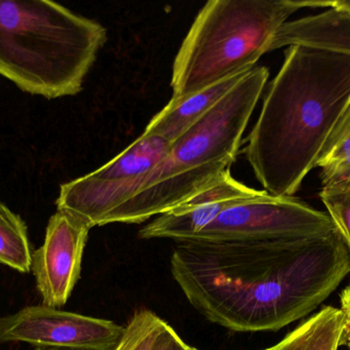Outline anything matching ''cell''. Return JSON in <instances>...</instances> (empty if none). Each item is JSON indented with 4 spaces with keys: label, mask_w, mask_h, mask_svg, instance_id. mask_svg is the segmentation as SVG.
Segmentation results:
<instances>
[{
    "label": "cell",
    "mask_w": 350,
    "mask_h": 350,
    "mask_svg": "<svg viewBox=\"0 0 350 350\" xmlns=\"http://www.w3.org/2000/svg\"><path fill=\"white\" fill-rule=\"evenodd\" d=\"M172 277L208 321L234 332L279 331L318 308L350 273L338 229L262 242H175Z\"/></svg>",
    "instance_id": "1"
},
{
    "label": "cell",
    "mask_w": 350,
    "mask_h": 350,
    "mask_svg": "<svg viewBox=\"0 0 350 350\" xmlns=\"http://www.w3.org/2000/svg\"><path fill=\"white\" fill-rule=\"evenodd\" d=\"M245 148L263 190L292 197L350 104V55L288 47Z\"/></svg>",
    "instance_id": "2"
},
{
    "label": "cell",
    "mask_w": 350,
    "mask_h": 350,
    "mask_svg": "<svg viewBox=\"0 0 350 350\" xmlns=\"http://www.w3.org/2000/svg\"><path fill=\"white\" fill-rule=\"evenodd\" d=\"M269 70L256 66L203 118L170 145L139 190L113 211L104 225L141 224L176 207L230 171Z\"/></svg>",
    "instance_id": "3"
},
{
    "label": "cell",
    "mask_w": 350,
    "mask_h": 350,
    "mask_svg": "<svg viewBox=\"0 0 350 350\" xmlns=\"http://www.w3.org/2000/svg\"><path fill=\"white\" fill-rule=\"evenodd\" d=\"M108 34L100 23L49 0H0V75L46 99L82 90Z\"/></svg>",
    "instance_id": "4"
},
{
    "label": "cell",
    "mask_w": 350,
    "mask_h": 350,
    "mask_svg": "<svg viewBox=\"0 0 350 350\" xmlns=\"http://www.w3.org/2000/svg\"><path fill=\"white\" fill-rule=\"evenodd\" d=\"M301 8H308L306 1H208L175 57L172 97L187 96L256 67L280 28Z\"/></svg>",
    "instance_id": "5"
},
{
    "label": "cell",
    "mask_w": 350,
    "mask_h": 350,
    "mask_svg": "<svg viewBox=\"0 0 350 350\" xmlns=\"http://www.w3.org/2000/svg\"><path fill=\"white\" fill-rule=\"evenodd\" d=\"M170 148L166 140L142 134L98 170L62 185L57 211L71 214L92 228L104 226L107 217L139 190Z\"/></svg>",
    "instance_id": "6"
},
{
    "label": "cell",
    "mask_w": 350,
    "mask_h": 350,
    "mask_svg": "<svg viewBox=\"0 0 350 350\" xmlns=\"http://www.w3.org/2000/svg\"><path fill=\"white\" fill-rule=\"evenodd\" d=\"M334 229L336 226L327 212L319 211L294 197L267 193L226 210L189 240L262 242L329 234Z\"/></svg>",
    "instance_id": "7"
},
{
    "label": "cell",
    "mask_w": 350,
    "mask_h": 350,
    "mask_svg": "<svg viewBox=\"0 0 350 350\" xmlns=\"http://www.w3.org/2000/svg\"><path fill=\"white\" fill-rule=\"evenodd\" d=\"M124 330L112 321L42 304L0 318V345L24 342L43 349L115 350Z\"/></svg>",
    "instance_id": "8"
},
{
    "label": "cell",
    "mask_w": 350,
    "mask_h": 350,
    "mask_svg": "<svg viewBox=\"0 0 350 350\" xmlns=\"http://www.w3.org/2000/svg\"><path fill=\"white\" fill-rule=\"evenodd\" d=\"M90 229L85 222L66 212L51 216L44 242L32 253L31 264L43 305L61 308L67 303L79 279Z\"/></svg>",
    "instance_id": "9"
},
{
    "label": "cell",
    "mask_w": 350,
    "mask_h": 350,
    "mask_svg": "<svg viewBox=\"0 0 350 350\" xmlns=\"http://www.w3.org/2000/svg\"><path fill=\"white\" fill-rule=\"evenodd\" d=\"M267 193L239 182L228 171L193 197L157 216L139 230V236L143 240L168 238L175 242L189 240L226 210Z\"/></svg>",
    "instance_id": "10"
},
{
    "label": "cell",
    "mask_w": 350,
    "mask_h": 350,
    "mask_svg": "<svg viewBox=\"0 0 350 350\" xmlns=\"http://www.w3.org/2000/svg\"><path fill=\"white\" fill-rule=\"evenodd\" d=\"M247 73L232 76L181 98L172 97L170 103L150 121L144 133L158 136L172 145L203 118Z\"/></svg>",
    "instance_id": "11"
},
{
    "label": "cell",
    "mask_w": 350,
    "mask_h": 350,
    "mask_svg": "<svg viewBox=\"0 0 350 350\" xmlns=\"http://www.w3.org/2000/svg\"><path fill=\"white\" fill-rule=\"evenodd\" d=\"M343 331L342 312L328 306L292 331L273 350H338Z\"/></svg>",
    "instance_id": "12"
},
{
    "label": "cell",
    "mask_w": 350,
    "mask_h": 350,
    "mask_svg": "<svg viewBox=\"0 0 350 350\" xmlns=\"http://www.w3.org/2000/svg\"><path fill=\"white\" fill-rule=\"evenodd\" d=\"M316 168L322 188L350 187V104L327 141Z\"/></svg>",
    "instance_id": "13"
},
{
    "label": "cell",
    "mask_w": 350,
    "mask_h": 350,
    "mask_svg": "<svg viewBox=\"0 0 350 350\" xmlns=\"http://www.w3.org/2000/svg\"><path fill=\"white\" fill-rule=\"evenodd\" d=\"M0 264L28 273L32 264V251L26 223L18 214L0 201Z\"/></svg>",
    "instance_id": "14"
},
{
    "label": "cell",
    "mask_w": 350,
    "mask_h": 350,
    "mask_svg": "<svg viewBox=\"0 0 350 350\" xmlns=\"http://www.w3.org/2000/svg\"><path fill=\"white\" fill-rule=\"evenodd\" d=\"M166 322L150 310H137L125 327L115 350H152Z\"/></svg>",
    "instance_id": "15"
},
{
    "label": "cell",
    "mask_w": 350,
    "mask_h": 350,
    "mask_svg": "<svg viewBox=\"0 0 350 350\" xmlns=\"http://www.w3.org/2000/svg\"><path fill=\"white\" fill-rule=\"evenodd\" d=\"M320 197L350 249V187L321 188Z\"/></svg>",
    "instance_id": "16"
},
{
    "label": "cell",
    "mask_w": 350,
    "mask_h": 350,
    "mask_svg": "<svg viewBox=\"0 0 350 350\" xmlns=\"http://www.w3.org/2000/svg\"><path fill=\"white\" fill-rule=\"evenodd\" d=\"M189 347L177 335L174 328L166 323L158 335L152 350H189Z\"/></svg>",
    "instance_id": "17"
},
{
    "label": "cell",
    "mask_w": 350,
    "mask_h": 350,
    "mask_svg": "<svg viewBox=\"0 0 350 350\" xmlns=\"http://www.w3.org/2000/svg\"><path fill=\"white\" fill-rule=\"evenodd\" d=\"M341 312L345 320L342 345H347L350 350V285L345 288L340 296Z\"/></svg>",
    "instance_id": "18"
},
{
    "label": "cell",
    "mask_w": 350,
    "mask_h": 350,
    "mask_svg": "<svg viewBox=\"0 0 350 350\" xmlns=\"http://www.w3.org/2000/svg\"><path fill=\"white\" fill-rule=\"evenodd\" d=\"M319 8H333V10H343V12H350V0H319Z\"/></svg>",
    "instance_id": "19"
},
{
    "label": "cell",
    "mask_w": 350,
    "mask_h": 350,
    "mask_svg": "<svg viewBox=\"0 0 350 350\" xmlns=\"http://www.w3.org/2000/svg\"><path fill=\"white\" fill-rule=\"evenodd\" d=\"M36 350H71V349H43V347H37Z\"/></svg>",
    "instance_id": "20"
},
{
    "label": "cell",
    "mask_w": 350,
    "mask_h": 350,
    "mask_svg": "<svg viewBox=\"0 0 350 350\" xmlns=\"http://www.w3.org/2000/svg\"><path fill=\"white\" fill-rule=\"evenodd\" d=\"M189 350H199V349H195V347H189Z\"/></svg>",
    "instance_id": "21"
},
{
    "label": "cell",
    "mask_w": 350,
    "mask_h": 350,
    "mask_svg": "<svg viewBox=\"0 0 350 350\" xmlns=\"http://www.w3.org/2000/svg\"><path fill=\"white\" fill-rule=\"evenodd\" d=\"M265 350H273V347H271V349H265Z\"/></svg>",
    "instance_id": "22"
}]
</instances>
